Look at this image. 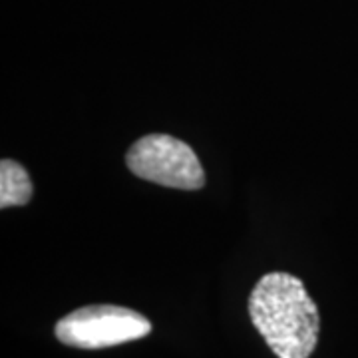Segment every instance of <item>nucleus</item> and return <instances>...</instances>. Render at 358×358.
Masks as SVG:
<instances>
[{
	"label": "nucleus",
	"instance_id": "obj_2",
	"mask_svg": "<svg viewBox=\"0 0 358 358\" xmlns=\"http://www.w3.org/2000/svg\"><path fill=\"white\" fill-rule=\"evenodd\" d=\"M126 164L134 176L166 187L195 192L205 185L203 166L195 152L185 141L166 134H152L136 141Z\"/></svg>",
	"mask_w": 358,
	"mask_h": 358
},
{
	"label": "nucleus",
	"instance_id": "obj_1",
	"mask_svg": "<svg viewBox=\"0 0 358 358\" xmlns=\"http://www.w3.org/2000/svg\"><path fill=\"white\" fill-rule=\"evenodd\" d=\"M249 315L279 358H308L315 352L320 329L319 308L294 275H263L249 296Z\"/></svg>",
	"mask_w": 358,
	"mask_h": 358
},
{
	"label": "nucleus",
	"instance_id": "obj_4",
	"mask_svg": "<svg viewBox=\"0 0 358 358\" xmlns=\"http://www.w3.org/2000/svg\"><path fill=\"white\" fill-rule=\"evenodd\" d=\"M32 181L24 167L14 159L0 162V207H18L32 199Z\"/></svg>",
	"mask_w": 358,
	"mask_h": 358
},
{
	"label": "nucleus",
	"instance_id": "obj_3",
	"mask_svg": "<svg viewBox=\"0 0 358 358\" xmlns=\"http://www.w3.org/2000/svg\"><path fill=\"white\" fill-rule=\"evenodd\" d=\"M54 333L64 345L96 350L143 338L152 333V322L131 308L92 305L58 320Z\"/></svg>",
	"mask_w": 358,
	"mask_h": 358
}]
</instances>
